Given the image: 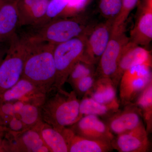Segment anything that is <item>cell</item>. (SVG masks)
I'll return each mask as SVG.
<instances>
[{
  "label": "cell",
  "instance_id": "obj_6",
  "mask_svg": "<svg viewBox=\"0 0 152 152\" xmlns=\"http://www.w3.org/2000/svg\"><path fill=\"white\" fill-rule=\"evenodd\" d=\"M152 82V64H142L126 71L120 79V104L124 106L134 102Z\"/></svg>",
  "mask_w": 152,
  "mask_h": 152
},
{
  "label": "cell",
  "instance_id": "obj_9",
  "mask_svg": "<svg viewBox=\"0 0 152 152\" xmlns=\"http://www.w3.org/2000/svg\"><path fill=\"white\" fill-rule=\"evenodd\" d=\"M41 122L20 132L8 129L4 137L10 142V152H50L40 134L39 125Z\"/></svg>",
  "mask_w": 152,
  "mask_h": 152
},
{
  "label": "cell",
  "instance_id": "obj_2",
  "mask_svg": "<svg viewBox=\"0 0 152 152\" xmlns=\"http://www.w3.org/2000/svg\"><path fill=\"white\" fill-rule=\"evenodd\" d=\"M96 24L86 14L57 18L37 26L24 27L20 36L33 40L56 45L73 38L87 36Z\"/></svg>",
  "mask_w": 152,
  "mask_h": 152
},
{
  "label": "cell",
  "instance_id": "obj_1",
  "mask_svg": "<svg viewBox=\"0 0 152 152\" xmlns=\"http://www.w3.org/2000/svg\"><path fill=\"white\" fill-rule=\"evenodd\" d=\"M22 37L26 45L27 53L21 78L29 81L46 94L54 87L56 68L53 51L56 45Z\"/></svg>",
  "mask_w": 152,
  "mask_h": 152
},
{
  "label": "cell",
  "instance_id": "obj_19",
  "mask_svg": "<svg viewBox=\"0 0 152 152\" xmlns=\"http://www.w3.org/2000/svg\"><path fill=\"white\" fill-rule=\"evenodd\" d=\"M116 89L117 87L110 78L97 77L93 87L85 96L105 104H120L117 97Z\"/></svg>",
  "mask_w": 152,
  "mask_h": 152
},
{
  "label": "cell",
  "instance_id": "obj_26",
  "mask_svg": "<svg viewBox=\"0 0 152 152\" xmlns=\"http://www.w3.org/2000/svg\"><path fill=\"white\" fill-rule=\"evenodd\" d=\"M122 0H99V9L105 20L115 19L119 14Z\"/></svg>",
  "mask_w": 152,
  "mask_h": 152
},
{
  "label": "cell",
  "instance_id": "obj_23",
  "mask_svg": "<svg viewBox=\"0 0 152 152\" xmlns=\"http://www.w3.org/2000/svg\"><path fill=\"white\" fill-rule=\"evenodd\" d=\"M40 105L26 103L18 113L20 119L27 129L32 128L42 121Z\"/></svg>",
  "mask_w": 152,
  "mask_h": 152
},
{
  "label": "cell",
  "instance_id": "obj_28",
  "mask_svg": "<svg viewBox=\"0 0 152 152\" xmlns=\"http://www.w3.org/2000/svg\"><path fill=\"white\" fill-rule=\"evenodd\" d=\"M69 1V0H50L45 15L42 23L40 25L58 18L65 9Z\"/></svg>",
  "mask_w": 152,
  "mask_h": 152
},
{
  "label": "cell",
  "instance_id": "obj_30",
  "mask_svg": "<svg viewBox=\"0 0 152 152\" xmlns=\"http://www.w3.org/2000/svg\"><path fill=\"white\" fill-rule=\"evenodd\" d=\"M17 114L14 106V101L4 102L0 101V126L7 128L11 119Z\"/></svg>",
  "mask_w": 152,
  "mask_h": 152
},
{
  "label": "cell",
  "instance_id": "obj_13",
  "mask_svg": "<svg viewBox=\"0 0 152 152\" xmlns=\"http://www.w3.org/2000/svg\"><path fill=\"white\" fill-rule=\"evenodd\" d=\"M142 64H152L151 52L141 46L129 41L121 55L116 73L113 81L117 87L124 73L130 68Z\"/></svg>",
  "mask_w": 152,
  "mask_h": 152
},
{
  "label": "cell",
  "instance_id": "obj_22",
  "mask_svg": "<svg viewBox=\"0 0 152 152\" xmlns=\"http://www.w3.org/2000/svg\"><path fill=\"white\" fill-rule=\"evenodd\" d=\"M134 102L141 111L148 134L152 131V82L148 85Z\"/></svg>",
  "mask_w": 152,
  "mask_h": 152
},
{
  "label": "cell",
  "instance_id": "obj_12",
  "mask_svg": "<svg viewBox=\"0 0 152 152\" xmlns=\"http://www.w3.org/2000/svg\"><path fill=\"white\" fill-rule=\"evenodd\" d=\"M69 127L77 134L88 138L111 143L115 137L107 124L94 115L83 116Z\"/></svg>",
  "mask_w": 152,
  "mask_h": 152
},
{
  "label": "cell",
  "instance_id": "obj_25",
  "mask_svg": "<svg viewBox=\"0 0 152 152\" xmlns=\"http://www.w3.org/2000/svg\"><path fill=\"white\" fill-rule=\"evenodd\" d=\"M96 69L95 65L88 64L80 60L73 68L66 82L72 86L80 79L86 76L95 74Z\"/></svg>",
  "mask_w": 152,
  "mask_h": 152
},
{
  "label": "cell",
  "instance_id": "obj_8",
  "mask_svg": "<svg viewBox=\"0 0 152 152\" xmlns=\"http://www.w3.org/2000/svg\"><path fill=\"white\" fill-rule=\"evenodd\" d=\"M129 38L125 31L112 34L108 44L98 62L96 69L97 77H104L113 80L116 73L120 58Z\"/></svg>",
  "mask_w": 152,
  "mask_h": 152
},
{
  "label": "cell",
  "instance_id": "obj_7",
  "mask_svg": "<svg viewBox=\"0 0 152 152\" xmlns=\"http://www.w3.org/2000/svg\"><path fill=\"white\" fill-rule=\"evenodd\" d=\"M114 22L105 20L93 27L86 37L82 61L95 65L98 64L111 37Z\"/></svg>",
  "mask_w": 152,
  "mask_h": 152
},
{
  "label": "cell",
  "instance_id": "obj_31",
  "mask_svg": "<svg viewBox=\"0 0 152 152\" xmlns=\"http://www.w3.org/2000/svg\"><path fill=\"white\" fill-rule=\"evenodd\" d=\"M7 128L9 130L14 132H20L27 129L20 119L18 114L11 119Z\"/></svg>",
  "mask_w": 152,
  "mask_h": 152
},
{
  "label": "cell",
  "instance_id": "obj_5",
  "mask_svg": "<svg viewBox=\"0 0 152 152\" xmlns=\"http://www.w3.org/2000/svg\"><path fill=\"white\" fill-rule=\"evenodd\" d=\"M86 37V36L73 38L55 45L53 51L56 68L54 87L57 88H62L73 68L82 60Z\"/></svg>",
  "mask_w": 152,
  "mask_h": 152
},
{
  "label": "cell",
  "instance_id": "obj_3",
  "mask_svg": "<svg viewBox=\"0 0 152 152\" xmlns=\"http://www.w3.org/2000/svg\"><path fill=\"white\" fill-rule=\"evenodd\" d=\"M80 103L74 90L68 92L62 88L53 87L47 93L40 106L42 121L59 131L70 126L83 117Z\"/></svg>",
  "mask_w": 152,
  "mask_h": 152
},
{
  "label": "cell",
  "instance_id": "obj_27",
  "mask_svg": "<svg viewBox=\"0 0 152 152\" xmlns=\"http://www.w3.org/2000/svg\"><path fill=\"white\" fill-rule=\"evenodd\" d=\"M92 1V0H69L65 9L58 18L73 17L83 13Z\"/></svg>",
  "mask_w": 152,
  "mask_h": 152
},
{
  "label": "cell",
  "instance_id": "obj_32",
  "mask_svg": "<svg viewBox=\"0 0 152 152\" xmlns=\"http://www.w3.org/2000/svg\"><path fill=\"white\" fill-rule=\"evenodd\" d=\"M0 152H11L10 142L5 137H0Z\"/></svg>",
  "mask_w": 152,
  "mask_h": 152
},
{
  "label": "cell",
  "instance_id": "obj_34",
  "mask_svg": "<svg viewBox=\"0 0 152 152\" xmlns=\"http://www.w3.org/2000/svg\"><path fill=\"white\" fill-rule=\"evenodd\" d=\"M7 130V128L4 127L0 126V137H4L6 132Z\"/></svg>",
  "mask_w": 152,
  "mask_h": 152
},
{
  "label": "cell",
  "instance_id": "obj_33",
  "mask_svg": "<svg viewBox=\"0 0 152 152\" xmlns=\"http://www.w3.org/2000/svg\"><path fill=\"white\" fill-rule=\"evenodd\" d=\"M9 45V42H0V64L5 56L6 53L8 49Z\"/></svg>",
  "mask_w": 152,
  "mask_h": 152
},
{
  "label": "cell",
  "instance_id": "obj_17",
  "mask_svg": "<svg viewBox=\"0 0 152 152\" xmlns=\"http://www.w3.org/2000/svg\"><path fill=\"white\" fill-rule=\"evenodd\" d=\"M60 132L65 140L69 152H107L113 150L110 142L79 135L69 127Z\"/></svg>",
  "mask_w": 152,
  "mask_h": 152
},
{
  "label": "cell",
  "instance_id": "obj_10",
  "mask_svg": "<svg viewBox=\"0 0 152 152\" xmlns=\"http://www.w3.org/2000/svg\"><path fill=\"white\" fill-rule=\"evenodd\" d=\"M124 107L123 110L107 118L105 123L114 135L126 132L143 124L141 111L134 102Z\"/></svg>",
  "mask_w": 152,
  "mask_h": 152
},
{
  "label": "cell",
  "instance_id": "obj_16",
  "mask_svg": "<svg viewBox=\"0 0 152 152\" xmlns=\"http://www.w3.org/2000/svg\"><path fill=\"white\" fill-rule=\"evenodd\" d=\"M50 0H18V29L42 23Z\"/></svg>",
  "mask_w": 152,
  "mask_h": 152
},
{
  "label": "cell",
  "instance_id": "obj_20",
  "mask_svg": "<svg viewBox=\"0 0 152 152\" xmlns=\"http://www.w3.org/2000/svg\"><path fill=\"white\" fill-rule=\"evenodd\" d=\"M120 104H105L95 101L92 98L84 96L80 101V112L82 116L94 115L107 118L118 111Z\"/></svg>",
  "mask_w": 152,
  "mask_h": 152
},
{
  "label": "cell",
  "instance_id": "obj_21",
  "mask_svg": "<svg viewBox=\"0 0 152 152\" xmlns=\"http://www.w3.org/2000/svg\"><path fill=\"white\" fill-rule=\"evenodd\" d=\"M39 130L50 152H69L65 140L60 131L42 121L39 125Z\"/></svg>",
  "mask_w": 152,
  "mask_h": 152
},
{
  "label": "cell",
  "instance_id": "obj_24",
  "mask_svg": "<svg viewBox=\"0 0 152 152\" xmlns=\"http://www.w3.org/2000/svg\"><path fill=\"white\" fill-rule=\"evenodd\" d=\"M140 0H122L119 14L114 20L112 34L125 31L126 21Z\"/></svg>",
  "mask_w": 152,
  "mask_h": 152
},
{
  "label": "cell",
  "instance_id": "obj_14",
  "mask_svg": "<svg viewBox=\"0 0 152 152\" xmlns=\"http://www.w3.org/2000/svg\"><path fill=\"white\" fill-rule=\"evenodd\" d=\"M135 23L130 33L129 40L147 46L152 40V0H142Z\"/></svg>",
  "mask_w": 152,
  "mask_h": 152
},
{
  "label": "cell",
  "instance_id": "obj_11",
  "mask_svg": "<svg viewBox=\"0 0 152 152\" xmlns=\"http://www.w3.org/2000/svg\"><path fill=\"white\" fill-rule=\"evenodd\" d=\"M111 145L113 149L119 152H147L150 148L148 133L144 124L114 137Z\"/></svg>",
  "mask_w": 152,
  "mask_h": 152
},
{
  "label": "cell",
  "instance_id": "obj_37",
  "mask_svg": "<svg viewBox=\"0 0 152 152\" xmlns=\"http://www.w3.org/2000/svg\"></svg>",
  "mask_w": 152,
  "mask_h": 152
},
{
  "label": "cell",
  "instance_id": "obj_36",
  "mask_svg": "<svg viewBox=\"0 0 152 152\" xmlns=\"http://www.w3.org/2000/svg\"><path fill=\"white\" fill-rule=\"evenodd\" d=\"M7 1H18V0H7Z\"/></svg>",
  "mask_w": 152,
  "mask_h": 152
},
{
  "label": "cell",
  "instance_id": "obj_29",
  "mask_svg": "<svg viewBox=\"0 0 152 152\" xmlns=\"http://www.w3.org/2000/svg\"><path fill=\"white\" fill-rule=\"evenodd\" d=\"M97 78L96 74L84 77L72 86L77 96L83 97L91 90Z\"/></svg>",
  "mask_w": 152,
  "mask_h": 152
},
{
  "label": "cell",
  "instance_id": "obj_18",
  "mask_svg": "<svg viewBox=\"0 0 152 152\" xmlns=\"http://www.w3.org/2000/svg\"><path fill=\"white\" fill-rule=\"evenodd\" d=\"M17 1L4 0L0 7V42H9L18 25Z\"/></svg>",
  "mask_w": 152,
  "mask_h": 152
},
{
  "label": "cell",
  "instance_id": "obj_4",
  "mask_svg": "<svg viewBox=\"0 0 152 152\" xmlns=\"http://www.w3.org/2000/svg\"><path fill=\"white\" fill-rule=\"evenodd\" d=\"M26 53V42L16 32L9 41L8 49L0 64V95L21 77Z\"/></svg>",
  "mask_w": 152,
  "mask_h": 152
},
{
  "label": "cell",
  "instance_id": "obj_35",
  "mask_svg": "<svg viewBox=\"0 0 152 152\" xmlns=\"http://www.w3.org/2000/svg\"><path fill=\"white\" fill-rule=\"evenodd\" d=\"M4 1V0H0V7H1V6L2 4Z\"/></svg>",
  "mask_w": 152,
  "mask_h": 152
},
{
  "label": "cell",
  "instance_id": "obj_15",
  "mask_svg": "<svg viewBox=\"0 0 152 152\" xmlns=\"http://www.w3.org/2000/svg\"><path fill=\"white\" fill-rule=\"evenodd\" d=\"M46 94L29 81L21 78L15 84L0 95V101H20L40 106Z\"/></svg>",
  "mask_w": 152,
  "mask_h": 152
}]
</instances>
